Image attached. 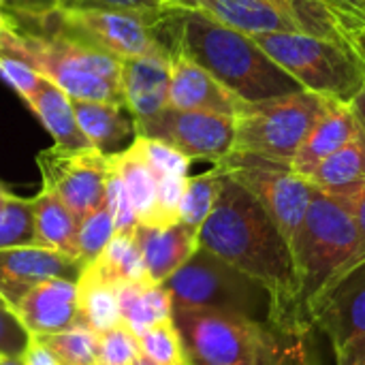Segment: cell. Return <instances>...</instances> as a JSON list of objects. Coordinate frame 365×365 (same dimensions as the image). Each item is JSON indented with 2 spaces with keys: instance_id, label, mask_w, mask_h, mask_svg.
Listing matches in <instances>:
<instances>
[{
  "instance_id": "obj_2",
  "label": "cell",
  "mask_w": 365,
  "mask_h": 365,
  "mask_svg": "<svg viewBox=\"0 0 365 365\" xmlns=\"http://www.w3.org/2000/svg\"><path fill=\"white\" fill-rule=\"evenodd\" d=\"M158 36L171 51H182L244 103H259L304 88L278 66L250 34L203 13L169 9L158 21Z\"/></svg>"
},
{
  "instance_id": "obj_9",
  "label": "cell",
  "mask_w": 365,
  "mask_h": 365,
  "mask_svg": "<svg viewBox=\"0 0 365 365\" xmlns=\"http://www.w3.org/2000/svg\"><path fill=\"white\" fill-rule=\"evenodd\" d=\"M216 167L242 184L272 216L289 246L302 227L306 210L310 205L314 186L295 173L289 163L272 160L257 154L231 152Z\"/></svg>"
},
{
  "instance_id": "obj_36",
  "label": "cell",
  "mask_w": 365,
  "mask_h": 365,
  "mask_svg": "<svg viewBox=\"0 0 365 365\" xmlns=\"http://www.w3.org/2000/svg\"><path fill=\"white\" fill-rule=\"evenodd\" d=\"M139 355V340L126 325L98 334V365H133Z\"/></svg>"
},
{
  "instance_id": "obj_20",
  "label": "cell",
  "mask_w": 365,
  "mask_h": 365,
  "mask_svg": "<svg viewBox=\"0 0 365 365\" xmlns=\"http://www.w3.org/2000/svg\"><path fill=\"white\" fill-rule=\"evenodd\" d=\"M361 130L353 109L342 101H327L325 111L310 128L308 137L291 158V169L302 178H308L327 156L346 145Z\"/></svg>"
},
{
  "instance_id": "obj_19",
  "label": "cell",
  "mask_w": 365,
  "mask_h": 365,
  "mask_svg": "<svg viewBox=\"0 0 365 365\" xmlns=\"http://www.w3.org/2000/svg\"><path fill=\"white\" fill-rule=\"evenodd\" d=\"M169 9H188L203 13L229 28L246 34L263 32H302L297 24L269 0H169Z\"/></svg>"
},
{
  "instance_id": "obj_27",
  "label": "cell",
  "mask_w": 365,
  "mask_h": 365,
  "mask_svg": "<svg viewBox=\"0 0 365 365\" xmlns=\"http://www.w3.org/2000/svg\"><path fill=\"white\" fill-rule=\"evenodd\" d=\"M81 272L115 289L128 282L150 280L133 233H115L111 242L103 248V252L94 261L83 265Z\"/></svg>"
},
{
  "instance_id": "obj_25",
  "label": "cell",
  "mask_w": 365,
  "mask_h": 365,
  "mask_svg": "<svg viewBox=\"0 0 365 365\" xmlns=\"http://www.w3.org/2000/svg\"><path fill=\"white\" fill-rule=\"evenodd\" d=\"M118 302L122 325H126L135 336L156 323L173 319V302L169 291L163 284H154L152 280L118 287Z\"/></svg>"
},
{
  "instance_id": "obj_3",
  "label": "cell",
  "mask_w": 365,
  "mask_h": 365,
  "mask_svg": "<svg viewBox=\"0 0 365 365\" xmlns=\"http://www.w3.org/2000/svg\"><path fill=\"white\" fill-rule=\"evenodd\" d=\"M184 357L190 365H312L306 334L242 314L173 308Z\"/></svg>"
},
{
  "instance_id": "obj_37",
  "label": "cell",
  "mask_w": 365,
  "mask_h": 365,
  "mask_svg": "<svg viewBox=\"0 0 365 365\" xmlns=\"http://www.w3.org/2000/svg\"><path fill=\"white\" fill-rule=\"evenodd\" d=\"M139 145L143 150V156L150 165V169L154 171L156 178L160 175H188L190 169V158L184 156L182 152H178L175 148L156 141V139H148V137H137Z\"/></svg>"
},
{
  "instance_id": "obj_47",
  "label": "cell",
  "mask_w": 365,
  "mask_h": 365,
  "mask_svg": "<svg viewBox=\"0 0 365 365\" xmlns=\"http://www.w3.org/2000/svg\"><path fill=\"white\" fill-rule=\"evenodd\" d=\"M0 365H24V357H0Z\"/></svg>"
},
{
  "instance_id": "obj_34",
  "label": "cell",
  "mask_w": 365,
  "mask_h": 365,
  "mask_svg": "<svg viewBox=\"0 0 365 365\" xmlns=\"http://www.w3.org/2000/svg\"><path fill=\"white\" fill-rule=\"evenodd\" d=\"M113 235H115L113 218H111L107 203H103L79 222L77 259L81 261V265H88L90 261H94L103 252V248L111 242Z\"/></svg>"
},
{
  "instance_id": "obj_16",
  "label": "cell",
  "mask_w": 365,
  "mask_h": 365,
  "mask_svg": "<svg viewBox=\"0 0 365 365\" xmlns=\"http://www.w3.org/2000/svg\"><path fill=\"white\" fill-rule=\"evenodd\" d=\"M13 310L32 338L83 325L79 314L77 280H45L30 289Z\"/></svg>"
},
{
  "instance_id": "obj_24",
  "label": "cell",
  "mask_w": 365,
  "mask_h": 365,
  "mask_svg": "<svg viewBox=\"0 0 365 365\" xmlns=\"http://www.w3.org/2000/svg\"><path fill=\"white\" fill-rule=\"evenodd\" d=\"M109 165L118 173V178L122 180V184L128 192L137 222L150 225L152 214H154V205H156L158 182H156V175L143 156L139 139L135 137V141L126 150H122L118 154H109Z\"/></svg>"
},
{
  "instance_id": "obj_35",
  "label": "cell",
  "mask_w": 365,
  "mask_h": 365,
  "mask_svg": "<svg viewBox=\"0 0 365 365\" xmlns=\"http://www.w3.org/2000/svg\"><path fill=\"white\" fill-rule=\"evenodd\" d=\"M32 207L30 199L11 195L9 201L0 207V250L15 246H32Z\"/></svg>"
},
{
  "instance_id": "obj_18",
  "label": "cell",
  "mask_w": 365,
  "mask_h": 365,
  "mask_svg": "<svg viewBox=\"0 0 365 365\" xmlns=\"http://www.w3.org/2000/svg\"><path fill=\"white\" fill-rule=\"evenodd\" d=\"M133 237L141 252L148 278L154 284H163L171 278L199 248V229L184 222L171 227L137 225Z\"/></svg>"
},
{
  "instance_id": "obj_1",
  "label": "cell",
  "mask_w": 365,
  "mask_h": 365,
  "mask_svg": "<svg viewBox=\"0 0 365 365\" xmlns=\"http://www.w3.org/2000/svg\"><path fill=\"white\" fill-rule=\"evenodd\" d=\"M199 248L261 282L274 299L278 327L308 334L310 325L299 308V282L287 237L263 205L222 171L216 203L199 229Z\"/></svg>"
},
{
  "instance_id": "obj_29",
  "label": "cell",
  "mask_w": 365,
  "mask_h": 365,
  "mask_svg": "<svg viewBox=\"0 0 365 365\" xmlns=\"http://www.w3.org/2000/svg\"><path fill=\"white\" fill-rule=\"evenodd\" d=\"M77 297H79L81 323L94 329L96 334H103L111 327L122 325L115 287L81 272L77 280Z\"/></svg>"
},
{
  "instance_id": "obj_42",
  "label": "cell",
  "mask_w": 365,
  "mask_h": 365,
  "mask_svg": "<svg viewBox=\"0 0 365 365\" xmlns=\"http://www.w3.org/2000/svg\"><path fill=\"white\" fill-rule=\"evenodd\" d=\"M334 197V195H331ZM340 203H344V207L351 212L355 225H357V231H359V263L365 261V182L359 184L357 188L336 197ZM357 263V265H359Z\"/></svg>"
},
{
  "instance_id": "obj_51",
  "label": "cell",
  "mask_w": 365,
  "mask_h": 365,
  "mask_svg": "<svg viewBox=\"0 0 365 365\" xmlns=\"http://www.w3.org/2000/svg\"><path fill=\"white\" fill-rule=\"evenodd\" d=\"M0 192H9V190L4 188V184H2V182H0Z\"/></svg>"
},
{
  "instance_id": "obj_17",
  "label": "cell",
  "mask_w": 365,
  "mask_h": 365,
  "mask_svg": "<svg viewBox=\"0 0 365 365\" xmlns=\"http://www.w3.org/2000/svg\"><path fill=\"white\" fill-rule=\"evenodd\" d=\"M171 51L143 53L120 60L122 101L135 120H145L167 107Z\"/></svg>"
},
{
  "instance_id": "obj_12",
  "label": "cell",
  "mask_w": 365,
  "mask_h": 365,
  "mask_svg": "<svg viewBox=\"0 0 365 365\" xmlns=\"http://www.w3.org/2000/svg\"><path fill=\"white\" fill-rule=\"evenodd\" d=\"M43 186L51 188L81 222L105 203L109 180V154L88 148L51 145L36 156Z\"/></svg>"
},
{
  "instance_id": "obj_53",
  "label": "cell",
  "mask_w": 365,
  "mask_h": 365,
  "mask_svg": "<svg viewBox=\"0 0 365 365\" xmlns=\"http://www.w3.org/2000/svg\"><path fill=\"white\" fill-rule=\"evenodd\" d=\"M186 364H188V361H186ZM188 365H190V364H188Z\"/></svg>"
},
{
  "instance_id": "obj_50",
  "label": "cell",
  "mask_w": 365,
  "mask_h": 365,
  "mask_svg": "<svg viewBox=\"0 0 365 365\" xmlns=\"http://www.w3.org/2000/svg\"><path fill=\"white\" fill-rule=\"evenodd\" d=\"M4 19H6V11H4V9H2V4H0V24H2Z\"/></svg>"
},
{
  "instance_id": "obj_45",
  "label": "cell",
  "mask_w": 365,
  "mask_h": 365,
  "mask_svg": "<svg viewBox=\"0 0 365 365\" xmlns=\"http://www.w3.org/2000/svg\"><path fill=\"white\" fill-rule=\"evenodd\" d=\"M349 47H351V51L359 58V62L364 64L365 68V26L355 28V30L349 34Z\"/></svg>"
},
{
  "instance_id": "obj_15",
  "label": "cell",
  "mask_w": 365,
  "mask_h": 365,
  "mask_svg": "<svg viewBox=\"0 0 365 365\" xmlns=\"http://www.w3.org/2000/svg\"><path fill=\"white\" fill-rule=\"evenodd\" d=\"M167 105L175 109L207 111L235 118L242 111L244 101L227 86H222L201 64H197L182 51H171Z\"/></svg>"
},
{
  "instance_id": "obj_26",
  "label": "cell",
  "mask_w": 365,
  "mask_h": 365,
  "mask_svg": "<svg viewBox=\"0 0 365 365\" xmlns=\"http://www.w3.org/2000/svg\"><path fill=\"white\" fill-rule=\"evenodd\" d=\"M317 190L340 197L365 182V133L359 130L346 145L327 156L308 178Z\"/></svg>"
},
{
  "instance_id": "obj_22",
  "label": "cell",
  "mask_w": 365,
  "mask_h": 365,
  "mask_svg": "<svg viewBox=\"0 0 365 365\" xmlns=\"http://www.w3.org/2000/svg\"><path fill=\"white\" fill-rule=\"evenodd\" d=\"M30 207H32L34 246L49 248L77 259L79 220L68 210V205L51 188L41 186V190L30 199Z\"/></svg>"
},
{
  "instance_id": "obj_11",
  "label": "cell",
  "mask_w": 365,
  "mask_h": 365,
  "mask_svg": "<svg viewBox=\"0 0 365 365\" xmlns=\"http://www.w3.org/2000/svg\"><path fill=\"white\" fill-rule=\"evenodd\" d=\"M308 319L329 338L336 365H365V261L329 284Z\"/></svg>"
},
{
  "instance_id": "obj_33",
  "label": "cell",
  "mask_w": 365,
  "mask_h": 365,
  "mask_svg": "<svg viewBox=\"0 0 365 365\" xmlns=\"http://www.w3.org/2000/svg\"><path fill=\"white\" fill-rule=\"evenodd\" d=\"M137 340L141 353L156 365H184L186 361L184 346L173 319L143 329L137 336Z\"/></svg>"
},
{
  "instance_id": "obj_52",
  "label": "cell",
  "mask_w": 365,
  "mask_h": 365,
  "mask_svg": "<svg viewBox=\"0 0 365 365\" xmlns=\"http://www.w3.org/2000/svg\"><path fill=\"white\" fill-rule=\"evenodd\" d=\"M184 365H186V361H184Z\"/></svg>"
},
{
  "instance_id": "obj_21",
  "label": "cell",
  "mask_w": 365,
  "mask_h": 365,
  "mask_svg": "<svg viewBox=\"0 0 365 365\" xmlns=\"http://www.w3.org/2000/svg\"><path fill=\"white\" fill-rule=\"evenodd\" d=\"M73 109L88 143L103 154H118L137 137L135 118L124 103L73 98Z\"/></svg>"
},
{
  "instance_id": "obj_43",
  "label": "cell",
  "mask_w": 365,
  "mask_h": 365,
  "mask_svg": "<svg viewBox=\"0 0 365 365\" xmlns=\"http://www.w3.org/2000/svg\"><path fill=\"white\" fill-rule=\"evenodd\" d=\"M357 28L365 26V0H329Z\"/></svg>"
},
{
  "instance_id": "obj_32",
  "label": "cell",
  "mask_w": 365,
  "mask_h": 365,
  "mask_svg": "<svg viewBox=\"0 0 365 365\" xmlns=\"http://www.w3.org/2000/svg\"><path fill=\"white\" fill-rule=\"evenodd\" d=\"M220 186V169L214 165L210 171L199 175H188L184 184V195L180 203V222L201 229L205 218L210 216Z\"/></svg>"
},
{
  "instance_id": "obj_6",
  "label": "cell",
  "mask_w": 365,
  "mask_h": 365,
  "mask_svg": "<svg viewBox=\"0 0 365 365\" xmlns=\"http://www.w3.org/2000/svg\"><path fill=\"white\" fill-rule=\"evenodd\" d=\"M252 41L304 90L351 103L365 88V68L351 47L306 32H263Z\"/></svg>"
},
{
  "instance_id": "obj_46",
  "label": "cell",
  "mask_w": 365,
  "mask_h": 365,
  "mask_svg": "<svg viewBox=\"0 0 365 365\" xmlns=\"http://www.w3.org/2000/svg\"><path fill=\"white\" fill-rule=\"evenodd\" d=\"M351 105V109H353V113H355V118H357V122H359V126H361V130L365 133V88L349 103Z\"/></svg>"
},
{
  "instance_id": "obj_41",
  "label": "cell",
  "mask_w": 365,
  "mask_h": 365,
  "mask_svg": "<svg viewBox=\"0 0 365 365\" xmlns=\"http://www.w3.org/2000/svg\"><path fill=\"white\" fill-rule=\"evenodd\" d=\"M0 4L6 15L21 21H41L60 9V0H0Z\"/></svg>"
},
{
  "instance_id": "obj_28",
  "label": "cell",
  "mask_w": 365,
  "mask_h": 365,
  "mask_svg": "<svg viewBox=\"0 0 365 365\" xmlns=\"http://www.w3.org/2000/svg\"><path fill=\"white\" fill-rule=\"evenodd\" d=\"M284 11L302 32L329 38L349 47V34L357 28L329 0H269Z\"/></svg>"
},
{
  "instance_id": "obj_14",
  "label": "cell",
  "mask_w": 365,
  "mask_h": 365,
  "mask_svg": "<svg viewBox=\"0 0 365 365\" xmlns=\"http://www.w3.org/2000/svg\"><path fill=\"white\" fill-rule=\"evenodd\" d=\"M83 265L62 252L41 246H15L0 250V295L11 308L36 284L53 278L79 280Z\"/></svg>"
},
{
  "instance_id": "obj_8",
  "label": "cell",
  "mask_w": 365,
  "mask_h": 365,
  "mask_svg": "<svg viewBox=\"0 0 365 365\" xmlns=\"http://www.w3.org/2000/svg\"><path fill=\"white\" fill-rule=\"evenodd\" d=\"M329 98L302 90L259 103H244L235 115L233 152L289 163L325 111Z\"/></svg>"
},
{
  "instance_id": "obj_48",
  "label": "cell",
  "mask_w": 365,
  "mask_h": 365,
  "mask_svg": "<svg viewBox=\"0 0 365 365\" xmlns=\"http://www.w3.org/2000/svg\"><path fill=\"white\" fill-rule=\"evenodd\" d=\"M133 365H156V364H154L152 359H148V357H145V355L141 353V355H139V357L135 359V364H133Z\"/></svg>"
},
{
  "instance_id": "obj_23",
  "label": "cell",
  "mask_w": 365,
  "mask_h": 365,
  "mask_svg": "<svg viewBox=\"0 0 365 365\" xmlns=\"http://www.w3.org/2000/svg\"><path fill=\"white\" fill-rule=\"evenodd\" d=\"M26 103L32 109V113L38 115L47 133L53 137L56 145H62V148H88L90 145L77 124L73 98L64 90H60L56 83L45 79L38 92H34Z\"/></svg>"
},
{
  "instance_id": "obj_4",
  "label": "cell",
  "mask_w": 365,
  "mask_h": 365,
  "mask_svg": "<svg viewBox=\"0 0 365 365\" xmlns=\"http://www.w3.org/2000/svg\"><path fill=\"white\" fill-rule=\"evenodd\" d=\"M291 250L299 282V308L310 325L312 304L359 263V231L344 203L314 188Z\"/></svg>"
},
{
  "instance_id": "obj_31",
  "label": "cell",
  "mask_w": 365,
  "mask_h": 365,
  "mask_svg": "<svg viewBox=\"0 0 365 365\" xmlns=\"http://www.w3.org/2000/svg\"><path fill=\"white\" fill-rule=\"evenodd\" d=\"M34 340L47 346L60 365H98V334L88 325L34 336Z\"/></svg>"
},
{
  "instance_id": "obj_38",
  "label": "cell",
  "mask_w": 365,
  "mask_h": 365,
  "mask_svg": "<svg viewBox=\"0 0 365 365\" xmlns=\"http://www.w3.org/2000/svg\"><path fill=\"white\" fill-rule=\"evenodd\" d=\"M32 336L0 295V357H24Z\"/></svg>"
},
{
  "instance_id": "obj_13",
  "label": "cell",
  "mask_w": 365,
  "mask_h": 365,
  "mask_svg": "<svg viewBox=\"0 0 365 365\" xmlns=\"http://www.w3.org/2000/svg\"><path fill=\"white\" fill-rule=\"evenodd\" d=\"M135 133L137 137L163 141L190 160H210L216 165L233 152L235 118L167 105L145 120H135Z\"/></svg>"
},
{
  "instance_id": "obj_5",
  "label": "cell",
  "mask_w": 365,
  "mask_h": 365,
  "mask_svg": "<svg viewBox=\"0 0 365 365\" xmlns=\"http://www.w3.org/2000/svg\"><path fill=\"white\" fill-rule=\"evenodd\" d=\"M11 19L15 43L24 58L32 64L36 73L64 90L71 98L79 101H122L120 88V60L41 24V30H28Z\"/></svg>"
},
{
  "instance_id": "obj_39",
  "label": "cell",
  "mask_w": 365,
  "mask_h": 365,
  "mask_svg": "<svg viewBox=\"0 0 365 365\" xmlns=\"http://www.w3.org/2000/svg\"><path fill=\"white\" fill-rule=\"evenodd\" d=\"M109 169H111V165H109ZM105 203H107V207H109V212H111L115 233H133L135 227H137L139 222H137V216H135V212H133L128 192H126L122 180L118 178V173H115L113 169L109 171Z\"/></svg>"
},
{
  "instance_id": "obj_30",
  "label": "cell",
  "mask_w": 365,
  "mask_h": 365,
  "mask_svg": "<svg viewBox=\"0 0 365 365\" xmlns=\"http://www.w3.org/2000/svg\"><path fill=\"white\" fill-rule=\"evenodd\" d=\"M0 75L9 81V86H13V90L24 101H28L45 83V77L36 73L19 51L9 15L0 24Z\"/></svg>"
},
{
  "instance_id": "obj_44",
  "label": "cell",
  "mask_w": 365,
  "mask_h": 365,
  "mask_svg": "<svg viewBox=\"0 0 365 365\" xmlns=\"http://www.w3.org/2000/svg\"><path fill=\"white\" fill-rule=\"evenodd\" d=\"M24 365H60L58 359L51 355L47 346H43L38 340H30V346L24 355Z\"/></svg>"
},
{
  "instance_id": "obj_7",
  "label": "cell",
  "mask_w": 365,
  "mask_h": 365,
  "mask_svg": "<svg viewBox=\"0 0 365 365\" xmlns=\"http://www.w3.org/2000/svg\"><path fill=\"white\" fill-rule=\"evenodd\" d=\"M163 287L169 291L173 308H205L276 325L269 291L203 248H197Z\"/></svg>"
},
{
  "instance_id": "obj_49",
  "label": "cell",
  "mask_w": 365,
  "mask_h": 365,
  "mask_svg": "<svg viewBox=\"0 0 365 365\" xmlns=\"http://www.w3.org/2000/svg\"><path fill=\"white\" fill-rule=\"evenodd\" d=\"M9 197H11V192H0V207L9 201Z\"/></svg>"
},
{
  "instance_id": "obj_40",
  "label": "cell",
  "mask_w": 365,
  "mask_h": 365,
  "mask_svg": "<svg viewBox=\"0 0 365 365\" xmlns=\"http://www.w3.org/2000/svg\"><path fill=\"white\" fill-rule=\"evenodd\" d=\"M169 0H60V9H126L141 13H165Z\"/></svg>"
},
{
  "instance_id": "obj_54",
  "label": "cell",
  "mask_w": 365,
  "mask_h": 365,
  "mask_svg": "<svg viewBox=\"0 0 365 365\" xmlns=\"http://www.w3.org/2000/svg\"><path fill=\"white\" fill-rule=\"evenodd\" d=\"M186 365H188V364H186Z\"/></svg>"
},
{
  "instance_id": "obj_10",
  "label": "cell",
  "mask_w": 365,
  "mask_h": 365,
  "mask_svg": "<svg viewBox=\"0 0 365 365\" xmlns=\"http://www.w3.org/2000/svg\"><path fill=\"white\" fill-rule=\"evenodd\" d=\"M165 13H141L126 9H58L41 19L64 34H71L118 60L171 51L158 36V21Z\"/></svg>"
}]
</instances>
